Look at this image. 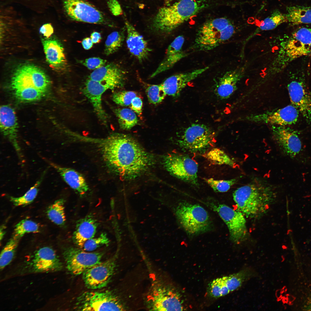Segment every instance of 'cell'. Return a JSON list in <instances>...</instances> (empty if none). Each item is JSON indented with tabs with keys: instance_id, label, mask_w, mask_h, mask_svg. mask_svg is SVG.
I'll return each mask as SVG.
<instances>
[{
	"instance_id": "obj_1",
	"label": "cell",
	"mask_w": 311,
	"mask_h": 311,
	"mask_svg": "<svg viewBox=\"0 0 311 311\" xmlns=\"http://www.w3.org/2000/svg\"><path fill=\"white\" fill-rule=\"evenodd\" d=\"M94 141L106 166L124 179H132L138 177L152 163L150 155L128 135L113 134Z\"/></svg>"
},
{
	"instance_id": "obj_2",
	"label": "cell",
	"mask_w": 311,
	"mask_h": 311,
	"mask_svg": "<svg viewBox=\"0 0 311 311\" xmlns=\"http://www.w3.org/2000/svg\"><path fill=\"white\" fill-rule=\"evenodd\" d=\"M233 197L237 210L246 217L255 218L267 212L276 194L272 187L256 181L237 188Z\"/></svg>"
},
{
	"instance_id": "obj_3",
	"label": "cell",
	"mask_w": 311,
	"mask_h": 311,
	"mask_svg": "<svg viewBox=\"0 0 311 311\" xmlns=\"http://www.w3.org/2000/svg\"><path fill=\"white\" fill-rule=\"evenodd\" d=\"M202 6L197 0H179L159 9L153 19L155 30L168 33L197 13Z\"/></svg>"
},
{
	"instance_id": "obj_4",
	"label": "cell",
	"mask_w": 311,
	"mask_h": 311,
	"mask_svg": "<svg viewBox=\"0 0 311 311\" xmlns=\"http://www.w3.org/2000/svg\"><path fill=\"white\" fill-rule=\"evenodd\" d=\"M234 32V26L225 18L207 21L199 29L193 48L202 51L212 50L230 38Z\"/></svg>"
},
{
	"instance_id": "obj_5",
	"label": "cell",
	"mask_w": 311,
	"mask_h": 311,
	"mask_svg": "<svg viewBox=\"0 0 311 311\" xmlns=\"http://www.w3.org/2000/svg\"><path fill=\"white\" fill-rule=\"evenodd\" d=\"M215 136V132L207 126L193 123L178 133L177 143L184 151L203 154L213 145Z\"/></svg>"
},
{
	"instance_id": "obj_6",
	"label": "cell",
	"mask_w": 311,
	"mask_h": 311,
	"mask_svg": "<svg viewBox=\"0 0 311 311\" xmlns=\"http://www.w3.org/2000/svg\"><path fill=\"white\" fill-rule=\"evenodd\" d=\"M175 212L180 224L189 235L200 234L211 228V221L208 212L199 205L182 201L178 204Z\"/></svg>"
},
{
	"instance_id": "obj_7",
	"label": "cell",
	"mask_w": 311,
	"mask_h": 311,
	"mask_svg": "<svg viewBox=\"0 0 311 311\" xmlns=\"http://www.w3.org/2000/svg\"><path fill=\"white\" fill-rule=\"evenodd\" d=\"M149 310L182 311L184 310L181 295L177 290L168 285L158 282L152 285L146 297Z\"/></svg>"
},
{
	"instance_id": "obj_8",
	"label": "cell",
	"mask_w": 311,
	"mask_h": 311,
	"mask_svg": "<svg viewBox=\"0 0 311 311\" xmlns=\"http://www.w3.org/2000/svg\"><path fill=\"white\" fill-rule=\"evenodd\" d=\"M61 7L64 14L73 20L111 26L102 12L84 0H62Z\"/></svg>"
},
{
	"instance_id": "obj_9",
	"label": "cell",
	"mask_w": 311,
	"mask_h": 311,
	"mask_svg": "<svg viewBox=\"0 0 311 311\" xmlns=\"http://www.w3.org/2000/svg\"><path fill=\"white\" fill-rule=\"evenodd\" d=\"M77 308L83 311H124L126 307L120 298L109 291L86 292L77 298Z\"/></svg>"
},
{
	"instance_id": "obj_10",
	"label": "cell",
	"mask_w": 311,
	"mask_h": 311,
	"mask_svg": "<svg viewBox=\"0 0 311 311\" xmlns=\"http://www.w3.org/2000/svg\"><path fill=\"white\" fill-rule=\"evenodd\" d=\"M164 165L173 176L194 185H198V164L188 156L175 153L168 154L164 158Z\"/></svg>"
},
{
	"instance_id": "obj_11",
	"label": "cell",
	"mask_w": 311,
	"mask_h": 311,
	"mask_svg": "<svg viewBox=\"0 0 311 311\" xmlns=\"http://www.w3.org/2000/svg\"><path fill=\"white\" fill-rule=\"evenodd\" d=\"M210 205L226 225L233 242L238 244L246 239L248 232L246 217L242 213L223 204L212 203Z\"/></svg>"
},
{
	"instance_id": "obj_12",
	"label": "cell",
	"mask_w": 311,
	"mask_h": 311,
	"mask_svg": "<svg viewBox=\"0 0 311 311\" xmlns=\"http://www.w3.org/2000/svg\"><path fill=\"white\" fill-rule=\"evenodd\" d=\"M50 84L45 73L32 65L26 64L19 67L12 79L13 90L25 88H34L45 93Z\"/></svg>"
},
{
	"instance_id": "obj_13",
	"label": "cell",
	"mask_w": 311,
	"mask_h": 311,
	"mask_svg": "<svg viewBox=\"0 0 311 311\" xmlns=\"http://www.w3.org/2000/svg\"><path fill=\"white\" fill-rule=\"evenodd\" d=\"M103 255V252H89L79 248L73 247L67 248L63 253L67 269L75 275L83 274L100 262Z\"/></svg>"
},
{
	"instance_id": "obj_14",
	"label": "cell",
	"mask_w": 311,
	"mask_h": 311,
	"mask_svg": "<svg viewBox=\"0 0 311 311\" xmlns=\"http://www.w3.org/2000/svg\"><path fill=\"white\" fill-rule=\"evenodd\" d=\"M115 266V260L111 258L100 261L88 269L82 274L86 286L92 289L106 287L113 276Z\"/></svg>"
},
{
	"instance_id": "obj_15",
	"label": "cell",
	"mask_w": 311,
	"mask_h": 311,
	"mask_svg": "<svg viewBox=\"0 0 311 311\" xmlns=\"http://www.w3.org/2000/svg\"><path fill=\"white\" fill-rule=\"evenodd\" d=\"M272 130L273 138L285 154L293 158L299 153L302 144L296 131L284 126L274 125L272 126Z\"/></svg>"
},
{
	"instance_id": "obj_16",
	"label": "cell",
	"mask_w": 311,
	"mask_h": 311,
	"mask_svg": "<svg viewBox=\"0 0 311 311\" xmlns=\"http://www.w3.org/2000/svg\"><path fill=\"white\" fill-rule=\"evenodd\" d=\"M125 78L123 70L113 63L94 70L89 76V79L99 82L111 90L123 86Z\"/></svg>"
},
{
	"instance_id": "obj_17",
	"label": "cell",
	"mask_w": 311,
	"mask_h": 311,
	"mask_svg": "<svg viewBox=\"0 0 311 311\" xmlns=\"http://www.w3.org/2000/svg\"><path fill=\"white\" fill-rule=\"evenodd\" d=\"M292 105L295 106L306 120H311V94L302 82L293 81L288 85Z\"/></svg>"
},
{
	"instance_id": "obj_18",
	"label": "cell",
	"mask_w": 311,
	"mask_h": 311,
	"mask_svg": "<svg viewBox=\"0 0 311 311\" xmlns=\"http://www.w3.org/2000/svg\"><path fill=\"white\" fill-rule=\"evenodd\" d=\"M33 271L37 272L57 271L62 268V265L55 251L48 246L36 251L31 262Z\"/></svg>"
},
{
	"instance_id": "obj_19",
	"label": "cell",
	"mask_w": 311,
	"mask_h": 311,
	"mask_svg": "<svg viewBox=\"0 0 311 311\" xmlns=\"http://www.w3.org/2000/svg\"><path fill=\"white\" fill-rule=\"evenodd\" d=\"M311 29L301 27L295 31L286 46L287 56L291 59L310 54Z\"/></svg>"
},
{
	"instance_id": "obj_20",
	"label": "cell",
	"mask_w": 311,
	"mask_h": 311,
	"mask_svg": "<svg viewBox=\"0 0 311 311\" xmlns=\"http://www.w3.org/2000/svg\"><path fill=\"white\" fill-rule=\"evenodd\" d=\"M0 125L1 132L12 143L20 156L21 148L17 140L18 123L14 109L7 105L1 106L0 109Z\"/></svg>"
},
{
	"instance_id": "obj_21",
	"label": "cell",
	"mask_w": 311,
	"mask_h": 311,
	"mask_svg": "<svg viewBox=\"0 0 311 311\" xmlns=\"http://www.w3.org/2000/svg\"><path fill=\"white\" fill-rule=\"evenodd\" d=\"M209 68L207 66L173 75L166 78L161 84L166 95L177 96L188 83L196 79Z\"/></svg>"
},
{
	"instance_id": "obj_22",
	"label": "cell",
	"mask_w": 311,
	"mask_h": 311,
	"mask_svg": "<svg viewBox=\"0 0 311 311\" xmlns=\"http://www.w3.org/2000/svg\"><path fill=\"white\" fill-rule=\"evenodd\" d=\"M298 111L292 105L276 111L254 116L252 120L272 125L285 126L295 124L298 117Z\"/></svg>"
},
{
	"instance_id": "obj_23",
	"label": "cell",
	"mask_w": 311,
	"mask_h": 311,
	"mask_svg": "<svg viewBox=\"0 0 311 311\" xmlns=\"http://www.w3.org/2000/svg\"><path fill=\"white\" fill-rule=\"evenodd\" d=\"M125 25L127 48L132 55L140 62H142L148 58L151 50L146 40L133 25L128 21H125Z\"/></svg>"
},
{
	"instance_id": "obj_24",
	"label": "cell",
	"mask_w": 311,
	"mask_h": 311,
	"mask_svg": "<svg viewBox=\"0 0 311 311\" xmlns=\"http://www.w3.org/2000/svg\"><path fill=\"white\" fill-rule=\"evenodd\" d=\"M185 41L182 35L177 37L167 48L163 59L150 75L153 77L172 68L178 62L186 56L187 54L182 50Z\"/></svg>"
},
{
	"instance_id": "obj_25",
	"label": "cell",
	"mask_w": 311,
	"mask_h": 311,
	"mask_svg": "<svg viewBox=\"0 0 311 311\" xmlns=\"http://www.w3.org/2000/svg\"><path fill=\"white\" fill-rule=\"evenodd\" d=\"M108 90L106 86L100 82L88 78L85 83L83 90L98 117L105 124L107 123L108 117L103 107L102 97L103 94Z\"/></svg>"
},
{
	"instance_id": "obj_26",
	"label": "cell",
	"mask_w": 311,
	"mask_h": 311,
	"mask_svg": "<svg viewBox=\"0 0 311 311\" xmlns=\"http://www.w3.org/2000/svg\"><path fill=\"white\" fill-rule=\"evenodd\" d=\"M244 67L227 71L218 79L215 85L214 92L217 96L221 99L230 97L237 89V84L243 76Z\"/></svg>"
},
{
	"instance_id": "obj_27",
	"label": "cell",
	"mask_w": 311,
	"mask_h": 311,
	"mask_svg": "<svg viewBox=\"0 0 311 311\" xmlns=\"http://www.w3.org/2000/svg\"><path fill=\"white\" fill-rule=\"evenodd\" d=\"M48 163L59 174L64 181L79 194H85L88 190L89 187L83 176L75 170L64 167L48 160Z\"/></svg>"
},
{
	"instance_id": "obj_28",
	"label": "cell",
	"mask_w": 311,
	"mask_h": 311,
	"mask_svg": "<svg viewBox=\"0 0 311 311\" xmlns=\"http://www.w3.org/2000/svg\"><path fill=\"white\" fill-rule=\"evenodd\" d=\"M98 226L97 221L91 215L78 220L73 234V242L80 248L86 241L94 237Z\"/></svg>"
},
{
	"instance_id": "obj_29",
	"label": "cell",
	"mask_w": 311,
	"mask_h": 311,
	"mask_svg": "<svg viewBox=\"0 0 311 311\" xmlns=\"http://www.w3.org/2000/svg\"><path fill=\"white\" fill-rule=\"evenodd\" d=\"M46 60L53 67L62 68L66 63V58L63 46L60 42L55 39H48L43 41Z\"/></svg>"
},
{
	"instance_id": "obj_30",
	"label": "cell",
	"mask_w": 311,
	"mask_h": 311,
	"mask_svg": "<svg viewBox=\"0 0 311 311\" xmlns=\"http://www.w3.org/2000/svg\"><path fill=\"white\" fill-rule=\"evenodd\" d=\"M286 16L292 24L311 23V7L301 6L288 7Z\"/></svg>"
},
{
	"instance_id": "obj_31",
	"label": "cell",
	"mask_w": 311,
	"mask_h": 311,
	"mask_svg": "<svg viewBox=\"0 0 311 311\" xmlns=\"http://www.w3.org/2000/svg\"><path fill=\"white\" fill-rule=\"evenodd\" d=\"M55 0H7L6 2L17 4L32 11L41 13L52 9Z\"/></svg>"
},
{
	"instance_id": "obj_32",
	"label": "cell",
	"mask_w": 311,
	"mask_h": 311,
	"mask_svg": "<svg viewBox=\"0 0 311 311\" xmlns=\"http://www.w3.org/2000/svg\"><path fill=\"white\" fill-rule=\"evenodd\" d=\"M203 156L211 164L215 165H226L235 167L236 163L224 151L214 148L208 150Z\"/></svg>"
},
{
	"instance_id": "obj_33",
	"label": "cell",
	"mask_w": 311,
	"mask_h": 311,
	"mask_svg": "<svg viewBox=\"0 0 311 311\" xmlns=\"http://www.w3.org/2000/svg\"><path fill=\"white\" fill-rule=\"evenodd\" d=\"M46 170L43 172L40 177L34 185L23 195L18 197H10V201L14 205L16 206H25L29 204L34 200L38 194L39 187L43 179Z\"/></svg>"
},
{
	"instance_id": "obj_34",
	"label": "cell",
	"mask_w": 311,
	"mask_h": 311,
	"mask_svg": "<svg viewBox=\"0 0 311 311\" xmlns=\"http://www.w3.org/2000/svg\"><path fill=\"white\" fill-rule=\"evenodd\" d=\"M64 202L62 198L56 200L49 206L47 211V214L49 219L58 225H63L66 221Z\"/></svg>"
},
{
	"instance_id": "obj_35",
	"label": "cell",
	"mask_w": 311,
	"mask_h": 311,
	"mask_svg": "<svg viewBox=\"0 0 311 311\" xmlns=\"http://www.w3.org/2000/svg\"><path fill=\"white\" fill-rule=\"evenodd\" d=\"M135 112L131 109H118L115 110L120 127L125 130L131 129L138 123Z\"/></svg>"
},
{
	"instance_id": "obj_36",
	"label": "cell",
	"mask_w": 311,
	"mask_h": 311,
	"mask_svg": "<svg viewBox=\"0 0 311 311\" xmlns=\"http://www.w3.org/2000/svg\"><path fill=\"white\" fill-rule=\"evenodd\" d=\"M251 275V271L249 270L244 269L222 278L230 292H232L240 287L244 282L249 279Z\"/></svg>"
},
{
	"instance_id": "obj_37",
	"label": "cell",
	"mask_w": 311,
	"mask_h": 311,
	"mask_svg": "<svg viewBox=\"0 0 311 311\" xmlns=\"http://www.w3.org/2000/svg\"><path fill=\"white\" fill-rule=\"evenodd\" d=\"M20 238L13 236L7 243L2 251L0 257V267L3 269L12 261L18 246Z\"/></svg>"
},
{
	"instance_id": "obj_38",
	"label": "cell",
	"mask_w": 311,
	"mask_h": 311,
	"mask_svg": "<svg viewBox=\"0 0 311 311\" xmlns=\"http://www.w3.org/2000/svg\"><path fill=\"white\" fill-rule=\"evenodd\" d=\"M287 21L285 14H282L277 10H275L270 16L261 21L258 26L261 30H272L281 24Z\"/></svg>"
},
{
	"instance_id": "obj_39",
	"label": "cell",
	"mask_w": 311,
	"mask_h": 311,
	"mask_svg": "<svg viewBox=\"0 0 311 311\" xmlns=\"http://www.w3.org/2000/svg\"><path fill=\"white\" fill-rule=\"evenodd\" d=\"M124 38V34L120 31H115L109 34L105 41V54L109 55L117 51L122 46Z\"/></svg>"
},
{
	"instance_id": "obj_40",
	"label": "cell",
	"mask_w": 311,
	"mask_h": 311,
	"mask_svg": "<svg viewBox=\"0 0 311 311\" xmlns=\"http://www.w3.org/2000/svg\"><path fill=\"white\" fill-rule=\"evenodd\" d=\"M15 95L19 100L25 102L38 100L44 96L45 92L34 88H25L14 90Z\"/></svg>"
},
{
	"instance_id": "obj_41",
	"label": "cell",
	"mask_w": 311,
	"mask_h": 311,
	"mask_svg": "<svg viewBox=\"0 0 311 311\" xmlns=\"http://www.w3.org/2000/svg\"><path fill=\"white\" fill-rule=\"evenodd\" d=\"M146 92L149 101L153 104L161 102L166 96L161 84H147Z\"/></svg>"
},
{
	"instance_id": "obj_42",
	"label": "cell",
	"mask_w": 311,
	"mask_h": 311,
	"mask_svg": "<svg viewBox=\"0 0 311 311\" xmlns=\"http://www.w3.org/2000/svg\"><path fill=\"white\" fill-rule=\"evenodd\" d=\"M207 291L210 296L214 298L226 295L230 292L222 278H217L211 282L208 285Z\"/></svg>"
},
{
	"instance_id": "obj_43",
	"label": "cell",
	"mask_w": 311,
	"mask_h": 311,
	"mask_svg": "<svg viewBox=\"0 0 311 311\" xmlns=\"http://www.w3.org/2000/svg\"><path fill=\"white\" fill-rule=\"evenodd\" d=\"M39 231V226L36 223L31 220L24 219L16 225L14 236L20 238L26 233Z\"/></svg>"
},
{
	"instance_id": "obj_44",
	"label": "cell",
	"mask_w": 311,
	"mask_h": 311,
	"mask_svg": "<svg viewBox=\"0 0 311 311\" xmlns=\"http://www.w3.org/2000/svg\"><path fill=\"white\" fill-rule=\"evenodd\" d=\"M109 242L106 234L102 233L97 237L87 240L79 248L86 251H91L102 246L108 245Z\"/></svg>"
},
{
	"instance_id": "obj_45",
	"label": "cell",
	"mask_w": 311,
	"mask_h": 311,
	"mask_svg": "<svg viewBox=\"0 0 311 311\" xmlns=\"http://www.w3.org/2000/svg\"><path fill=\"white\" fill-rule=\"evenodd\" d=\"M206 182L213 191L217 192H225L235 184L238 179L234 178L228 180H218L212 178L204 179Z\"/></svg>"
},
{
	"instance_id": "obj_46",
	"label": "cell",
	"mask_w": 311,
	"mask_h": 311,
	"mask_svg": "<svg viewBox=\"0 0 311 311\" xmlns=\"http://www.w3.org/2000/svg\"><path fill=\"white\" fill-rule=\"evenodd\" d=\"M137 96L134 92L122 91L113 94L112 99L116 104L123 106H130L132 99Z\"/></svg>"
},
{
	"instance_id": "obj_47",
	"label": "cell",
	"mask_w": 311,
	"mask_h": 311,
	"mask_svg": "<svg viewBox=\"0 0 311 311\" xmlns=\"http://www.w3.org/2000/svg\"><path fill=\"white\" fill-rule=\"evenodd\" d=\"M106 60L99 57H92L81 62L82 64L90 70H95L105 65Z\"/></svg>"
},
{
	"instance_id": "obj_48",
	"label": "cell",
	"mask_w": 311,
	"mask_h": 311,
	"mask_svg": "<svg viewBox=\"0 0 311 311\" xmlns=\"http://www.w3.org/2000/svg\"><path fill=\"white\" fill-rule=\"evenodd\" d=\"M108 7L112 14L115 16L122 14L121 6L117 0H106Z\"/></svg>"
},
{
	"instance_id": "obj_49",
	"label": "cell",
	"mask_w": 311,
	"mask_h": 311,
	"mask_svg": "<svg viewBox=\"0 0 311 311\" xmlns=\"http://www.w3.org/2000/svg\"><path fill=\"white\" fill-rule=\"evenodd\" d=\"M143 102L141 98L137 96L132 100L130 107L136 113L141 115L142 113Z\"/></svg>"
},
{
	"instance_id": "obj_50",
	"label": "cell",
	"mask_w": 311,
	"mask_h": 311,
	"mask_svg": "<svg viewBox=\"0 0 311 311\" xmlns=\"http://www.w3.org/2000/svg\"><path fill=\"white\" fill-rule=\"evenodd\" d=\"M81 43L84 49L88 50L92 48L93 43L90 38L86 37L83 40Z\"/></svg>"
},
{
	"instance_id": "obj_51",
	"label": "cell",
	"mask_w": 311,
	"mask_h": 311,
	"mask_svg": "<svg viewBox=\"0 0 311 311\" xmlns=\"http://www.w3.org/2000/svg\"><path fill=\"white\" fill-rule=\"evenodd\" d=\"M93 43L100 42L101 39L100 34L97 32H94L92 33L90 38Z\"/></svg>"
},
{
	"instance_id": "obj_52",
	"label": "cell",
	"mask_w": 311,
	"mask_h": 311,
	"mask_svg": "<svg viewBox=\"0 0 311 311\" xmlns=\"http://www.w3.org/2000/svg\"><path fill=\"white\" fill-rule=\"evenodd\" d=\"M4 227L3 226H2V227L0 228V240H1L3 237V236L5 234V232L4 230Z\"/></svg>"
},
{
	"instance_id": "obj_53",
	"label": "cell",
	"mask_w": 311,
	"mask_h": 311,
	"mask_svg": "<svg viewBox=\"0 0 311 311\" xmlns=\"http://www.w3.org/2000/svg\"><path fill=\"white\" fill-rule=\"evenodd\" d=\"M173 0H164L165 6H169L171 5V3Z\"/></svg>"
},
{
	"instance_id": "obj_54",
	"label": "cell",
	"mask_w": 311,
	"mask_h": 311,
	"mask_svg": "<svg viewBox=\"0 0 311 311\" xmlns=\"http://www.w3.org/2000/svg\"><path fill=\"white\" fill-rule=\"evenodd\" d=\"M310 55H311V45H310Z\"/></svg>"
}]
</instances>
